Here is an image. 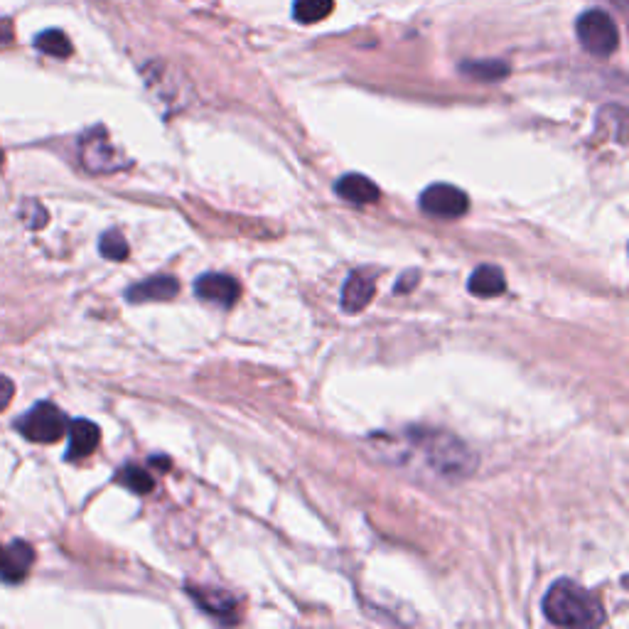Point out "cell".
Returning a JSON list of instances; mask_svg holds the SVG:
<instances>
[{
	"label": "cell",
	"instance_id": "ac0fdd59",
	"mask_svg": "<svg viewBox=\"0 0 629 629\" xmlns=\"http://www.w3.org/2000/svg\"><path fill=\"white\" fill-rule=\"evenodd\" d=\"M99 249H101V254H104L106 258H111V261H123V258L128 256V241L123 239L121 231L111 229L101 236Z\"/></svg>",
	"mask_w": 629,
	"mask_h": 629
},
{
	"label": "cell",
	"instance_id": "9c48e42d",
	"mask_svg": "<svg viewBox=\"0 0 629 629\" xmlns=\"http://www.w3.org/2000/svg\"><path fill=\"white\" fill-rule=\"evenodd\" d=\"M69 433V448H67V460H82L89 458L96 448H99L101 440V430L96 423L86 421V418H79V421H72L67 426Z\"/></svg>",
	"mask_w": 629,
	"mask_h": 629
},
{
	"label": "cell",
	"instance_id": "4fadbf2b",
	"mask_svg": "<svg viewBox=\"0 0 629 629\" xmlns=\"http://www.w3.org/2000/svg\"><path fill=\"white\" fill-rule=\"evenodd\" d=\"M192 598H195L209 615L219 617V620H234L236 617V602L234 598H229L222 590H212V588H200V590H190Z\"/></svg>",
	"mask_w": 629,
	"mask_h": 629
},
{
	"label": "cell",
	"instance_id": "277c9868",
	"mask_svg": "<svg viewBox=\"0 0 629 629\" xmlns=\"http://www.w3.org/2000/svg\"><path fill=\"white\" fill-rule=\"evenodd\" d=\"M79 150H82L84 168L89 172L106 175V172H118L128 165L123 160V155L109 143V136H106L104 128H94V131L84 133L82 148Z\"/></svg>",
	"mask_w": 629,
	"mask_h": 629
},
{
	"label": "cell",
	"instance_id": "8fae6325",
	"mask_svg": "<svg viewBox=\"0 0 629 629\" xmlns=\"http://www.w3.org/2000/svg\"><path fill=\"white\" fill-rule=\"evenodd\" d=\"M335 190L344 202L359 204V207H362V204L376 202L381 195L379 187H376L367 175H359V172H349V175L340 177V180H337V185H335Z\"/></svg>",
	"mask_w": 629,
	"mask_h": 629
},
{
	"label": "cell",
	"instance_id": "7c38bea8",
	"mask_svg": "<svg viewBox=\"0 0 629 629\" xmlns=\"http://www.w3.org/2000/svg\"><path fill=\"white\" fill-rule=\"evenodd\" d=\"M467 288H470V293L477 295V298H494V295L507 290V278H504L502 268L485 263V266H477L475 271H472Z\"/></svg>",
	"mask_w": 629,
	"mask_h": 629
},
{
	"label": "cell",
	"instance_id": "603a6c76",
	"mask_svg": "<svg viewBox=\"0 0 629 629\" xmlns=\"http://www.w3.org/2000/svg\"><path fill=\"white\" fill-rule=\"evenodd\" d=\"M0 165H3V150H0Z\"/></svg>",
	"mask_w": 629,
	"mask_h": 629
},
{
	"label": "cell",
	"instance_id": "7a4b0ae2",
	"mask_svg": "<svg viewBox=\"0 0 629 629\" xmlns=\"http://www.w3.org/2000/svg\"><path fill=\"white\" fill-rule=\"evenodd\" d=\"M575 35L583 45L585 52L595 57H610L620 45V30H617L615 18L605 10H585L575 23Z\"/></svg>",
	"mask_w": 629,
	"mask_h": 629
},
{
	"label": "cell",
	"instance_id": "ba28073f",
	"mask_svg": "<svg viewBox=\"0 0 629 629\" xmlns=\"http://www.w3.org/2000/svg\"><path fill=\"white\" fill-rule=\"evenodd\" d=\"M374 293H376L374 273L372 271H354L342 288V310L349 315L362 313V310L367 308L369 303H372Z\"/></svg>",
	"mask_w": 629,
	"mask_h": 629
},
{
	"label": "cell",
	"instance_id": "5bb4252c",
	"mask_svg": "<svg viewBox=\"0 0 629 629\" xmlns=\"http://www.w3.org/2000/svg\"><path fill=\"white\" fill-rule=\"evenodd\" d=\"M335 8V0H295L293 18L303 25H313L325 20Z\"/></svg>",
	"mask_w": 629,
	"mask_h": 629
},
{
	"label": "cell",
	"instance_id": "52a82bcc",
	"mask_svg": "<svg viewBox=\"0 0 629 629\" xmlns=\"http://www.w3.org/2000/svg\"><path fill=\"white\" fill-rule=\"evenodd\" d=\"M195 295L204 303L219 305V308H231L239 300V283L224 273H204L197 278Z\"/></svg>",
	"mask_w": 629,
	"mask_h": 629
},
{
	"label": "cell",
	"instance_id": "44dd1931",
	"mask_svg": "<svg viewBox=\"0 0 629 629\" xmlns=\"http://www.w3.org/2000/svg\"><path fill=\"white\" fill-rule=\"evenodd\" d=\"M13 40V23L10 20H0V45H8Z\"/></svg>",
	"mask_w": 629,
	"mask_h": 629
},
{
	"label": "cell",
	"instance_id": "8992f818",
	"mask_svg": "<svg viewBox=\"0 0 629 629\" xmlns=\"http://www.w3.org/2000/svg\"><path fill=\"white\" fill-rule=\"evenodd\" d=\"M32 563H35V548L28 541L15 539L10 544L0 546V580H5V583L25 580Z\"/></svg>",
	"mask_w": 629,
	"mask_h": 629
},
{
	"label": "cell",
	"instance_id": "7402d4cb",
	"mask_svg": "<svg viewBox=\"0 0 629 629\" xmlns=\"http://www.w3.org/2000/svg\"><path fill=\"white\" fill-rule=\"evenodd\" d=\"M416 281H418V273H406V278H403L399 286H396V290H399V293H403V290L416 286Z\"/></svg>",
	"mask_w": 629,
	"mask_h": 629
},
{
	"label": "cell",
	"instance_id": "6da1fadb",
	"mask_svg": "<svg viewBox=\"0 0 629 629\" xmlns=\"http://www.w3.org/2000/svg\"><path fill=\"white\" fill-rule=\"evenodd\" d=\"M544 615L558 627H598L605 622V610L598 595L575 580H556L544 595Z\"/></svg>",
	"mask_w": 629,
	"mask_h": 629
},
{
	"label": "cell",
	"instance_id": "5b68a950",
	"mask_svg": "<svg viewBox=\"0 0 629 629\" xmlns=\"http://www.w3.org/2000/svg\"><path fill=\"white\" fill-rule=\"evenodd\" d=\"M421 209L428 217L458 219L470 209V200H467V195L460 187L438 182V185H430L428 190H423Z\"/></svg>",
	"mask_w": 629,
	"mask_h": 629
},
{
	"label": "cell",
	"instance_id": "e0dca14e",
	"mask_svg": "<svg viewBox=\"0 0 629 629\" xmlns=\"http://www.w3.org/2000/svg\"><path fill=\"white\" fill-rule=\"evenodd\" d=\"M116 482L118 485L128 487L131 492H136V494L153 492V477H150L148 472L141 470V467H136V465L121 467V470L116 472Z\"/></svg>",
	"mask_w": 629,
	"mask_h": 629
},
{
	"label": "cell",
	"instance_id": "9a60e30c",
	"mask_svg": "<svg viewBox=\"0 0 629 629\" xmlns=\"http://www.w3.org/2000/svg\"><path fill=\"white\" fill-rule=\"evenodd\" d=\"M460 69L465 77L477 79V82H502L509 74L507 64L494 62V59H485V62H462Z\"/></svg>",
	"mask_w": 629,
	"mask_h": 629
},
{
	"label": "cell",
	"instance_id": "30bf717a",
	"mask_svg": "<svg viewBox=\"0 0 629 629\" xmlns=\"http://www.w3.org/2000/svg\"><path fill=\"white\" fill-rule=\"evenodd\" d=\"M180 283L170 276H150L148 281L136 283L126 290L128 303H153V300H170L175 298Z\"/></svg>",
	"mask_w": 629,
	"mask_h": 629
},
{
	"label": "cell",
	"instance_id": "ffe728a7",
	"mask_svg": "<svg viewBox=\"0 0 629 629\" xmlns=\"http://www.w3.org/2000/svg\"><path fill=\"white\" fill-rule=\"evenodd\" d=\"M13 391H15L13 381H10L8 376L0 374V413H3L5 408H8V403L13 401Z\"/></svg>",
	"mask_w": 629,
	"mask_h": 629
},
{
	"label": "cell",
	"instance_id": "2e32d148",
	"mask_svg": "<svg viewBox=\"0 0 629 629\" xmlns=\"http://www.w3.org/2000/svg\"><path fill=\"white\" fill-rule=\"evenodd\" d=\"M35 47L42 52V55L50 57H69L72 55V42L64 35L62 30H45L35 37Z\"/></svg>",
	"mask_w": 629,
	"mask_h": 629
},
{
	"label": "cell",
	"instance_id": "3957f363",
	"mask_svg": "<svg viewBox=\"0 0 629 629\" xmlns=\"http://www.w3.org/2000/svg\"><path fill=\"white\" fill-rule=\"evenodd\" d=\"M67 416L50 401H40L30 408L28 413L15 421V428L20 430L23 438L30 443H57L64 433H67Z\"/></svg>",
	"mask_w": 629,
	"mask_h": 629
},
{
	"label": "cell",
	"instance_id": "d6986e66",
	"mask_svg": "<svg viewBox=\"0 0 629 629\" xmlns=\"http://www.w3.org/2000/svg\"><path fill=\"white\" fill-rule=\"evenodd\" d=\"M23 222H25V227H30V229H42V227H45V224H47L45 207H42V204L35 202V200L25 202Z\"/></svg>",
	"mask_w": 629,
	"mask_h": 629
}]
</instances>
